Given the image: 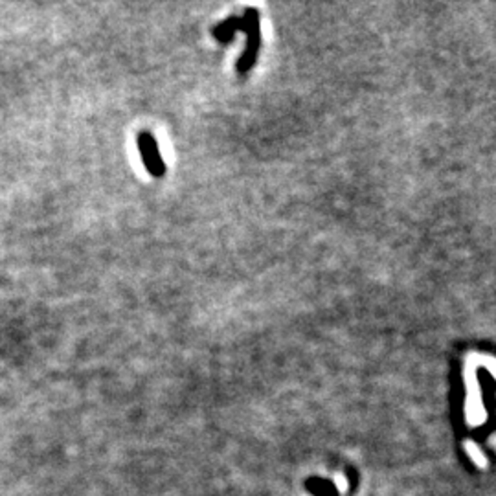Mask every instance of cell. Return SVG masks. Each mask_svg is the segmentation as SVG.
Wrapping results in <instances>:
<instances>
[{"label": "cell", "instance_id": "obj_1", "mask_svg": "<svg viewBox=\"0 0 496 496\" xmlns=\"http://www.w3.org/2000/svg\"><path fill=\"white\" fill-rule=\"evenodd\" d=\"M138 147H140V153H142V158L146 162L147 170L151 171L153 175H162L164 173V164H162L160 153H158V147H156V142L153 140L151 134L142 132L138 136Z\"/></svg>", "mask_w": 496, "mask_h": 496}]
</instances>
